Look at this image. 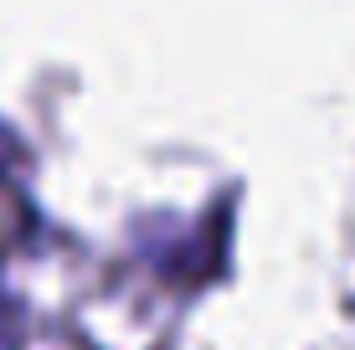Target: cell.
<instances>
[{
    "label": "cell",
    "mask_w": 355,
    "mask_h": 350,
    "mask_svg": "<svg viewBox=\"0 0 355 350\" xmlns=\"http://www.w3.org/2000/svg\"><path fill=\"white\" fill-rule=\"evenodd\" d=\"M21 340V324H16V309L6 304V294H0V350H16Z\"/></svg>",
    "instance_id": "6da1fadb"
},
{
    "label": "cell",
    "mask_w": 355,
    "mask_h": 350,
    "mask_svg": "<svg viewBox=\"0 0 355 350\" xmlns=\"http://www.w3.org/2000/svg\"><path fill=\"white\" fill-rule=\"evenodd\" d=\"M6 155H10V134L0 129V165H6Z\"/></svg>",
    "instance_id": "7a4b0ae2"
}]
</instances>
